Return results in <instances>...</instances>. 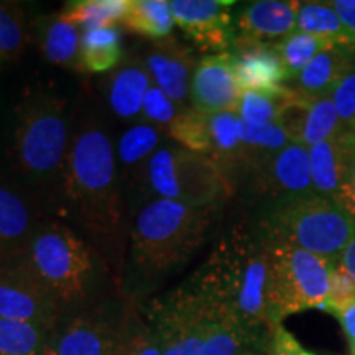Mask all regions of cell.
Instances as JSON below:
<instances>
[{
	"instance_id": "obj_1",
	"label": "cell",
	"mask_w": 355,
	"mask_h": 355,
	"mask_svg": "<svg viewBox=\"0 0 355 355\" xmlns=\"http://www.w3.org/2000/svg\"><path fill=\"white\" fill-rule=\"evenodd\" d=\"M60 220L104 257L122 291L130 216L119 180L115 145L91 109H78L66 163Z\"/></svg>"
},
{
	"instance_id": "obj_2",
	"label": "cell",
	"mask_w": 355,
	"mask_h": 355,
	"mask_svg": "<svg viewBox=\"0 0 355 355\" xmlns=\"http://www.w3.org/2000/svg\"><path fill=\"white\" fill-rule=\"evenodd\" d=\"M270 247L255 224H235L186 279L214 319L237 324L259 352L268 354L272 326L266 316Z\"/></svg>"
},
{
	"instance_id": "obj_3",
	"label": "cell",
	"mask_w": 355,
	"mask_h": 355,
	"mask_svg": "<svg viewBox=\"0 0 355 355\" xmlns=\"http://www.w3.org/2000/svg\"><path fill=\"white\" fill-rule=\"evenodd\" d=\"M76 109L50 89H35L15 109L10 159L13 171L38 199L46 214L60 219L66 163Z\"/></svg>"
},
{
	"instance_id": "obj_4",
	"label": "cell",
	"mask_w": 355,
	"mask_h": 355,
	"mask_svg": "<svg viewBox=\"0 0 355 355\" xmlns=\"http://www.w3.org/2000/svg\"><path fill=\"white\" fill-rule=\"evenodd\" d=\"M222 206H188L150 199L133 216L123 266L122 295L152 288L196 255L219 220Z\"/></svg>"
},
{
	"instance_id": "obj_5",
	"label": "cell",
	"mask_w": 355,
	"mask_h": 355,
	"mask_svg": "<svg viewBox=\"0 0 355 355\" xmlns=\"http://www.w3.org/2000/svg\"><path fill=\"white\" fill-rule=\"evenodd\" d=\"M24 260L61 318L122 295L104 257L60 219L40 224Z\"/></svg>"
},
{
	"instance_id": "obj_6",
	"label": "cell",
	"mask_w": 355,
	"mask_h": 355,
	"mask_svg": "<svg viewBox=\"0 0 355 355\" xmlns=\"http://www.w3.org/2000/svg\"><path fill=\"white\" fill-rule=\"evenodd\" d=\"M255 227L268 242L288 243L326 260H339L355 230V217L316 193L268 202Z\"/></svg>"
},
{
	"instance_id": "obj_7",
	"label": "cell",
	"mask_w": 355,
	"mask_h": 355,
	"mask_svg": "<svg viewBox=\"0 0 355 355\" xmlns=\"http://www.w3.org/2000/svg\"><path fill=\"white\" fill-rule=\"evenodd\" d=\"M266 316L275 329L293 314L324 309L334 261L288 243L268 242Z\"/></svg>"
},
{
	"instance_id": "obj_8",
	"label": "cell",
	"mask_w": 355,
	"mask_h": 355,
	"mask_svg": "<svg viewBox=\"0 0 355 355\" xmlns=\"http://www.w3.org/2000/svg\"><path fill=\"white\" fill-rule=\"evenodd\" d=\"M235 186L211 158L189 152L166 139L153 155L146 176L150 199H168L188 206L224 204Z\"/></svg>"
},
{
	"instance_id": "obj_9",
	"label": "cell",
	"mask_w": 355,
	"mask_h": 355,
	"mask_svg": "<svg viewBox=\"0 0 355 355\" xmlns=\"http://www.w3.org/2000/svg\"><path fill=\"white\" fill-rule=\"evenodd\" d=\"M163 355H199L211 319L188 285L173 288L141 306Z\"/></svg>"
},
{
	"instance_id": "obj_10",
	"label": "cell",
	"mask_w": 355,
	"mask_h": 355,
	"mask_svg": "<svg viewBox=\"0 0 355 355\" xmlns=\"http://www.w3.org/2000/svg\"><path fill=\"white\" fill-rule=\"evenodd\" d=\"M123 295L61 318L51 340L60 355H114Z\"/></svg>"
},
{
	"instance_id": "obj_11",
	"label": "cell",
	"mask_w": 355,
	"mask_h": 355,
	"mask_svg": "<svg viewBox=\"0 0 355 355\" xmlns=\"http://www.w3.org/2000/svg\"><path fill=\"white\" fill-rule=\"evenodd\" d=\"M46 211L15 178L0 175V268L25 259Z\"/></svg>"
},
{
	"instance_id": "obj_12",
	"label": "cell",
	"mask_w": 355,
	"mask_h": 355,
	"mask_svg": "<svg viewBox=\"0 0 355 355\" xmlns=\"http://www.w3.org/2000/svg\"><path fill=\"white\" fill-rule=\"evenodd\" d=\"M0 319L32 324L50 334L61 321L56 304L25 260L0 268Z\"/></svg>"
},
{
	"instance_id": "obj_13",
	"label": "cell",
	"mask_w": 355,
	"mask_h": 355,
	"mask_svg": "<svg viewBox=\"0 0 355 355\" xmlns=\"http://www.w3.org/2000/svg\"><path fill=\"white\" fill-rule=\"evenodd\" d=\"M165 135L166 133L159 128L139 121L127 127L115 144L119 180H121L130 220L140 207L148 202V194H146L148 165L153 155L165 141Z\"/></svg>"
},
{
	"instance_id": "obj_14",
	"label": "cell",
	"mask_w": 355,
	"mask_h": 355,
	"mask_svg": "<svg viewBox=\"0 0 355 355\" xmlns=\"http://www.w3.org/2000/svg\"><path fill=\"white\" fill-rule=\"evenodd\" d=\"M234 2L225 0H171L175 24L198 50L229 53L235 40Z\"/></svg>"
},
{
	"instance_id": "obj_15",
	"label": "cell",
	"mask_w": 355,
	"mask_h": 355,
	"mask_svg": "<svg viewBox=\"0 0 355 355\" xmlns=\"http://www.w3.org/2000/svg\"><path fill=\"white\" fill-rule=\"evenodd\" d=\"M248 178L257 196L270 202L314 193L308 148L295 141L275 153Z\"/></svg>"
},
{
	"instance_id": "obj_16",
	"label": "cell",
	"mask_w": 355,
	"mask_h": 355,
	"mask_svg": "<svg viewBox=\"0 0 355 355\" xmlns=\"http://www.w3.org/2000/svg\"><path fill=\"white\" fill-rule=\"evenodd\" d=\"M230 53L206 55L198 61L189 87V107L202 114L235 112L241 101Z\"/></svg>"
},
{
	"instance_id": "obj_17",
	"label": "cell",
	"mask_w": 355,
	"mask_h": 355,
	"mask_svg": "<svg viewBox=\"0 0 355 355\" xmlns=\"http://www.w3.org/2000/svg\"><path fill=\"white\" fill-rule=\"evenodd\" d=\"M141 61L155 86L162 89L176 105L186 107L191 79L199 61L193 48L170 35L153 42Z\"/></svg>"
},
{
	"instance_id": "obj_18",
	"label": "cell",
	"mask_w": 355,
	"mask_h": 355,
	"mask_svg": "<svg viewBox=\"0 0 355 355\" xmlns=\"http://www.w3.org/2000/svg\"><path fill=\"white\" fill-rule=\"evenodd\" d=\"M230 50L235 78L242 91L272 89L290 81L275 43L252 42L235 37Z\"/></svg>"
},
{
	"instance_id": "obj_19",
	"label": "cell",
	"mask_w": 355,
	"mask_h": 355,
	"mask_svg": "<svg viewBox=\"0 0 355 355\" xmlns=\"http://www.w3.org/2000/svg\"><path fill=\"white\" fill-rule=\"evenodd\" d=\"M298 2L257 0L248 2L235 17V37L252 42L277 43L296 32Z\"/></svg>"
},
{
	"instance_id": "obj_20",
	"label": "cell",
	"mask_w": 355,
	"mask_h": 355,
	"mask_svg": "<svg viewBox=\"0 0 355 355\" xmlns=\"http://www.w3.org/2000/svg\"><path fill=\"white\" fill-rule=\"evenodd\" d=\"M355 66V44H334L314 58L293 79V87L301 97L313 99L331 94L345 74Z\"/></svg>"
},
{
	"instance_id": "obj_21",
	"label": "cell",
	"mask_w": 355,
	"mask_h": 355,
	"mask_svg": "<svg viewBox=\"0 0 355 355\" xmlns=\"http://www.w3.org/2000/svg\"><path fill=\"white\" fill-rule=\"evenodd\" d=\"M152 84L144 61L121 64L104 86L109 110L123 122H139L145 94Z\"/></svg>"
},
{
	"instance_id": "obj_22",
	"label": "cell",
	"mask_w": 355,
	"mask_h": 355,
	"mask_svg": "<svg viewBox=\"0 0 355 355\" xmlns=\"http://www.w3.org/2000/svg\"><path fill=\"white\" fill-rule=\"evenodd\" d=\"M349 133L350 130H344L308 148L313 191L322 198L334 199L336 202L343 189L347 168Z\"/></svg>"
},
{
	"instance_id": "obj_23",
	"label": "cell",
	"mask_w": 355,
	"mask_h": 355,
	"mask_svg": "<svg viewBox=\"0 0 355 355\" xmlns=\"http://www.w3.org/2000/svg\"><path fill=\"white\" fill-rule=\"evenodd\" d=\"M35 30L44 60L56 66L79 71L81 28L71 21L63 10L38 19Z\"/></svg>"
},
{
	"instance_id": "obj_24",
	"label": "cell",
	"mask_w": 355,
	"mask_h": 355,
	"mask_svg": "<svg viewBox=\"0 0 355 355\" xmlns=\"http://www.w3.org/2000/svg\"><path fill=\"white\" fill-rule=\"evenodd\" d=\"M114 355H163L152 327L146 322L139 300L123 296Z\"/></svg>"
},
{
	"instance_id": "obj_25",
	"label": "cell",
	"mask_w": 355,
	"mask_h": 355,
	"mask_svg": "<svg viewBox=\"0 0 355 355\" xmlns=\"http://www.w3.org/2000/svg\"><path fill=\"white\" fill-rule=\"evenodd\" d=\"M122 53V35L115 25L87 30L81 38L79 71L102 74L117 69Z\"/></svg>"
},
{
	"instance_id": "obj_26",
	"label": "cell",
	"mask_w": 355,
	"mask_h": 355,
	"mask_svg": "<svg viewBox=\"0 0 355 355\" xmlns=\"http://www.w3.org/2000/svg\"><path fill=\"white\" fill-rule=\"evenodd\" d=\"M241 133L245 168L243 178H248L275 153L293 144L285 128L278 123H247L242 121Z\"/></svg>"
},
{
	"instance_id": "obj_27",
	"label": "cell",
	"mask_w": 355,
	"mask_h": 355,
	"mask_svg": "<svg viewBox=\"0 0 355 355\" xmlns=\"http://www.w3.org/2000/svg\"><path fill=\"white\" fill-rule=\"evenodd\" d=\"M344 130L347 128H344L340 122L332 94L313 97V99H306L304 112L301 117L298 133L295 137V144H301L309 148V146L332 139Z\"/></svg>"
},
{
	"instance_id": "obj_28",
	"label": "cell",
	"mask_w": 355,
	"mask_h": 355,
	"mask_svg": "<svg viewBox=\"0 0 355 355\" xmlns=\"http://www.w3.org/2000/svg\"><path fill=\"white\" fill-rule=\"evenodd\" d=\"M121 25L127 32L158 42L170 37L175 19L166 0H128Z\"/></svg>"
},
{
	"instance_id": "obj_29",
	"label": "cell",
	"mask_w": 355,
	"mask_h": 355,
	"mask_svg": "<svg viewBox=\"0 0 355 355\" xmlns=\"http://www.w3.org/2000/svg\"><path fill=\"white\" fill-rule=\"evenodd\" d=\"M295 97L296 91L290 86L242 91L235 112L247 123H278Z\"/></svg>"
},
{
	"instance_id": "obj_30",
	"label": "cell",
	"mask_w": 355,
	"mask_h": 355,
	"mask_svg": "<svg viewBox=\"0 0 355 355\" xmlns=\"http://www.w3.org/2000/svg\"><path fill=\"white\" fill-rule=\"evenodd\" d=\"M296 32L332 40L339 44H355L331 2H298Z\"/></svg>"
},
{
	"instance_id": "obj_31",
	"label": "cell",
	"mask_w": 355,
	"mask_h": 355,
	"mask_svg": "<svg viewBox=\"0 0 355 355\" xmlns=\"http://www.w3.org/2000/svg\"><path fill=\"white\" fill-rule=\"evenodd\" d=\"M128 0H78L66 3L63 13L84 32L121 24Z\"/></svg>"
},
{
	"instance_id": "obj_32",
	"label": "cell",
	"mask_w": 355,
	"mask_h": 355,
	"mask_svg": "<svg viewBox=\"0 0 355 355\" xmlns=\"http://www.w3.org/2000/svg\"><path fill=\"white\" fill-rule=\"evenodd\" d=\"M332 40L314 37V35L293 32L279 42L275 43V48L282 56L283 64L288 73V79L293 81L308 66L311 61L327 48L334 46Z\"/></svg>"
},
{
	"instance_id": "obj_33",
	"label": "cell",
	"mask_w": 355,
	"mask_h": 355,
	"mask_svg": "<svg viewBox=\"0 0 355 355\" xmlns=\"http://www.w3.org/2000/svg\"><path fill=\"white\" fill-rule=\"evenodd\" d=\"M168 139L189 152L209 153V114H202L193 107H181L175 122L166 132Z\"/></svg>"
},
{
	"instance_id": "obj_34",
	"label": "cell",
	"mask_w": 355,
	"mask_h": 355,
	"mask_svg": "<svg viewBox=\"0 0 355 355\" xmlns=\"http://www.w3.org/2000/svg\"><path fill=\"white\" fill-rule=\"evenodd\" d=\"M28 24L17 2H0V61H13L28 43Z\"/></svg>"
},
{
	"instance_id": "obj_35",
	"label": "cell",
	"mask_w": 355,
	"mask_h": 355,
	"mask_svg": "<svg viewBox=\"0 0 355 355\" xmlns=\"http://www.w3.org/2000/svg\"><path fill=\"white\" fill-rule=\"evenodd\" d=\"M50 336L32 324L0 319V355H42Z\"/></svg>"
},
{
	"instance_id": "obj_36",
	"label": "cell",
	"mask_w": 355,
	"mask_h": 355,
	"mask_svg": "<svg viewBox=\"0 0 355 355\" xmlns=\"http://www.w3.org/2000/svg\"><path fill=\"white\" fill-rule=\"evenodd\" d=\"M255 350L248 336L232 321H211L199 355H241Z\"/></svg>"
},
{
	"instance_id": "obj_37",
	"label": "cell",
	"mask_w": 355,
	"mask_h": 355,
	"mask_svg": "<svg viewBox=\"0 0 355 355\" xmlns=\"http://www.w3.org/2000/svg\"><path fill=\"white\" fill-rule=\"evenodd\" d=\"M180 110L181 107L178 109V105L162 91V89L152 84L148 91H146L144 99L141 121L166 133L171 123L175 122Z\"/></svg>"
},
{
	"instance_id": "obj_38",
	"label": "cell",
	"mask_w": 355,
	"mask_h": 355,
	"mask_svg": "<svg viewBox=\"0 0 355 355\" xmlns=\"http://www.w3.org/2000/svg\"><path fill=\"white\" fill-rule=\"evenodd\" d=\"M352 304H355V283L339 259L332 263L329 295H327L326 306L322 311L336 314Z\"/></svg>"
},
{
	"instance_id": "obj_39",
	"label": "cell",
	"mask_w": 355,
	"mask_h": 355,
	"mask_svg": "<svg viewBox=\"0 0 355 355\" xmlns=\"http://www.w3.org/2000/svg\"><path fill=\"white\" fill-rule=\"evenodd\" d=\"M331 94L340 122H343L344 128L350 130V125L355 119V66L340 79Z\"/></svg>"
},
{
	"instance_id": "obj_40",
	"label": "cell",
	"mask_w": 355,
	"mask_h": 355,
	"mask_svg": "<svg viewBox=\"0 0 355 355\" xmlns=\"http://www.w3.org/2000/svg\"><path fill=\"white\" fill-rule=\"evenodd\" d=\"M337 204L344 207L350 216L355 217V133H349V153H347V168H345V178L343 189L337 196Z\"/></svg>"
},
{
	"instance_id": "obj_41",
	"label": "cell",
	"mask_w": 355,
	"mask_h": 355,
	"mask_svg": "<svg viewBox=\"0 0 355 355\" xmlns=\"http://www.w3.org/2000/svg\"><path fill=\"white\" fill-rule=\"evenodd\" d=\"M268 355H316L298 343L295 336L283 326H277L272 331L268 345Z\"/></svg>"
},
{
	"instance_id": "obj_42",
	"label": "cell",
	"mask_w": 355,
	"mask_h": 355,
	"mask_svg": "<svg viewBox=\"0 0 355 355\" xmlns=\"http://www.w3.org/2000/svg\"><path fill=\"white\" fill-rule=\"evenodd\" d=\"M332 316H336L337 321L340 322V327H343L345 339H347L349 343L350 355H355V304L339 311V313L332 314Z\"/></svg>"
},
{
	"instance_id": "obj_43",
	"label": "cell",
	"mask_w": 355,
	"mask_h": 355,
	"mask_svg": "<svg viewBox=\"0 0 355 355\" xmlns=\"http://www.w3.org/2000/svg\"><path fill=\"white\" fill-rule=\"evenodd\" d=\"M331 3L355 43V0H334Z\"/></svg>"
},
{
	"instance_id": "obj_44",
	"label": "cell",
	"mask_w": 355,
	"mask_h": 355,
	"mask_svg": "<svg viewBox=\"0 0 355 355\" xmlns=\"http://www.w3.org/2000/svg\"><path fill=\"white\" fill-rule=\"evenodd\" d=\"M340 263L344 265V268L347 270L350 278H352L355 283V230H354V235H352V239H350L347 248H345L343 257H340Z\"/></svg>"
},
{
	"instance_id": "obj_45",
	"label": "cell",
	"mask_w": 355,
	"mask_h": 355,
	"mask_svg": "<svg viewBox=\"0 0 355 355\" xmlns=\"http://www.w3.org/2000/svg\"><path fill=\"white\" fill-rule=\"evenodd\" d=\"M42 355H60V354H58V352H56L55 345H53L51 336H50V339H48V340H46V344H44V345H43Z\"/></svg>"
},
{
	"instance_id": "obj_46",
	"label": "cell",
	"mask_w": 355,
	"mask_h": 355,
	"mask_svg": "<svg viewBox=\"0 0 355 355\" xmlns=\"http://www.w3.org/2000/svg\"><path fill=\"white\" fill-rule=\"evenodd\" d=\"M241 355H268V354H263V352H259V350H243Z\"/></svg>"
},
{
	"instance_id": "obj_47",
	"label": "cell",
	"mask_w": 355,
	"mask_h": 355,
	"mask_svg": "<svg viewBox=\"0 0 355 355\" xmlns=\"http://www.w3.org/2000/svg\"><path fill=\"white\" fill-rule=\"evenodd\" d=\"M350 132H354V133H355V119H354L352 125H350Z\"/></svg>"
}]
</instances>
